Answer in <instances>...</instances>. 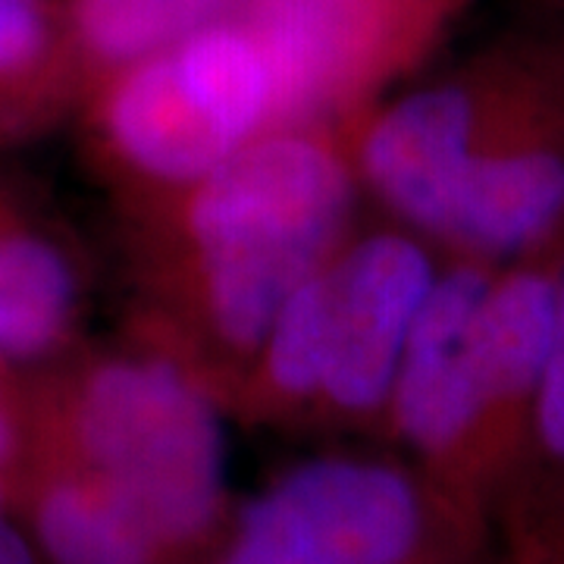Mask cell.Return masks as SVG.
Wrapping results in <instances>:
<instances>
[{
	"instance_id": "6da1fadb",
	"label": "cell",
	"mask_w": 564,
	"mask_h": 564,
	"mask_svg": "<svg viewBox=\"0 0 564 564\" xmlns=\"http://www.w3.org/2000/svg\"><path fill=\"white\" fill-rule=\"evenodd\" d=\"M361 198L343 122H282L204 180L120 204L132 339L195 370L226 408Z\"/></svg>"
},
{
	"instance_id": "7a4b0ae2",
	"label": "cell",
	"mask_w": 564,
	"mask_h": 564,
	"mask_svg": "<svg viewBox=\"0 0 564 564\" xmlns=\"http://www.w3.org/2000/svg\"><path fill=\"white\" fill-rule=\"evenodd\" d=\"M22 448L76 464L129 505L180 564L220 533L232 496L229 414L154 345H88L20 367Z\"/></svg>"
},
{
	"instance_id": "3957f363",
	"label": "cell",
	"mask_w": 564,
	"mask_h": 564,
	"mask_svg": "<svg viewBox=\"0 0 564 564\" xmlns=\"http://www.w3.org/2000/svg\"><path fill=\"white\" fill-rule=\"evenodd\" d=\"M443 263L399 223L361 226L285 299L226 414L304 436H383L411 326Z\"/></svg>"
},
{
	"instance_id": "277c9868",
	"label": "cell",
	"mask_w": 564,
	"mask_h": 564,
	"mask_svg": "<svg viewBox=\"0 0 564 564\" xmlns=\"http://www.w3.org/2000/svg\"><path fill=\"white\" fill-rule=\"evenodd\" d=\"M492 524L389 445H329L236 499L195 564H477Z\"/></svg>"
},
{
	"instance_id": "5b68a950",
	"label": "cell",
	"mask_w": 564,
	"mask_h": 564,
	"mask_svg": "<svg viewBox=\"0 0 564 564\" xmlns=\"http://www.w3.org/2000/svg\"><path fill=\"white\" fill-rule=\"evenodd\" d=\"M76 113L117 204L204 180L285 122L276 66L236 10L101 79Z\"/></svg>"
},
{
	"instance_id": "8992f818",
	"label": "cell",
	"mask_w": 564,
	"mask_h": 564,
	"mask_svg": "<svg viewBox=\"0 0 564 564\" xmlns=\"http://www.w3.org/2000/svg\"><path fill=\"white\" fill-rule=\"evenodd\" d=\"M88 295L73 229L0 166V361L35 367L79 345Z\"/></svg>"
},
{
	"instance_id": "52a82bcc",
	"label": "cell",
	"mask_w": 564,
	"mask_h": 564,
	"mask_svg": "<svg viewBox=\"0 0 564 564\" xmlns=\"http://www.w3.org/2000/svg\"><path fill=\"white\" fill-rule=\"evenodd\" d=\"M82 98L63 0H0V148L54 129Z\"/></svg>"
},
{
	"instance_id": "ba28073f",
	"label": "cell",
	"mask_w": 564,
	"mask_h": 564,
	"mask_svg": "<svg viewBox=\"0 0 564 564\" xmlns=\"http://www.w3.org/2000/svg\"><path fill=\"white\" fill-rule=\"evenodd\" d=\"M496 524L505 543L564 549V267L555 270V329L530 408L524 452Z\"/></svg>"
},
{
	"instance_id": "9c48e42d",
	"label": "cell",
	"mask_w": 564,
	"mask_h": 564,
	"mask_svg": "<svg viewBox=\"0 0 564 564\" xmlns=\"http://www.w3.org/2000/svg\"><path fill=\"white\" fill-rule=\"evenodd\" d=\"M239 3L242 0H63L85 95L192 29L239 10Z\"/></svg>"
},
{
	"instance_id": "30bf717a",
	"label": "cell",
	"mask_w": 564,
	"mask_h": 564,
	"mask_svg": "<svg viewBox=\"0 0 564 564\" xmlns=\"http://www.w3.org/2000/svg\"><path fill=\"white\" fill-rule=\"evenodd\" d=\"M22 445V380L20 367L0 361V474L10 484Z\"/></svg>"
},
{
	"instance_id": "8fae6325",
	"label": "cell",
	"mask_w": 564,
	"mask_h": 564,
	"mask_svg": "<svg viewBox=\"0 0 564 564\" xmlns=\"http://www.w3.org/2000/svg\"><path fill=\"white\" fill-rule=\"evenodd\" d=\"M0 564H39L25 533L7 502V477L0 474Z\"/></svg>"
},
{
	"instance_id": "7c38bea8",
	"label": "cell",
	"mask_w": 564,
	"mask_h": 564,
	"mask_svg": "<svg viewBox=\"0 0 564 564\" xmlns=\"http://www.w3.org/2000/svg\"><path fill=\"white\" fill-rule=\"evenodd\" d=\"M477 564H564V549H543V545L505 543L502 549H486Z\"/></svg>"
},
{
	"instance_id": "4fadbf2b",
	"label": "cell",
	"mask_w": 564,
	"mask_h": 564,
	"mask_svg": "<svg viewBox=\"0 0 564 564\" xmlns=\"http://www.w3.org/2000/svg\"><path fill=\"white\" fill-rule=\"evenodd\" d=\"M426 3H433V7H443V10H448V13L458 7V0H426Z\"/></svg>"
}]
</instances>
